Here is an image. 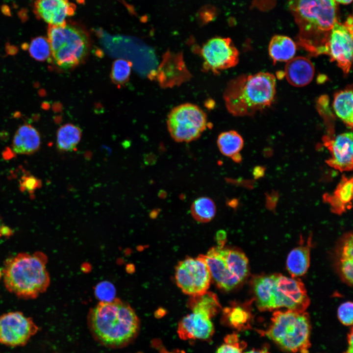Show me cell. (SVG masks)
Returning a JSON list of instances; mask_svg holds the SVG:
<instances>
[{
    "instance_id": "30",
    "label": "cell",
    "mask_w": 353,
    "mask_h": 353,
    "mask_svg": "<svg viewBox=\"0 0 353 353\" xmlns=\"http://www.w3.org/2000/svg\"><path fill=\"white\" fill-rule=\"evenodd\" d=\"M28 50L30 56L37 61L51 60V49L47 38L38 36L34 38L29 44Z\"/></svg>"
},
{
    "instance_id": "10",
    "label": "cell",
    "mask_w": 353,
    "mask_h": 353,
    "mask_svg": "<svg viewBox=\"0 0 353 353\" xmlns=\"http://www.w3.org/2000/svg\"><path fill=\"white\" fill-rule=\"evenodd\" d=\"M175 279L184 293L194 296L207 291L211 277L207 264L200 255L180 261L176 267Z\"/></svg>"
},
{
    "instance_id": "26",
    "label": "cell",
    "mask_w": 353,
    "mask_h": 353,
    "mask_svg": "<svg viewBox=\"0 0 353 353\" xmlns=\"http://www.w3.org/2000/svg\"><path fill=\"white\" fill-rule=\"evenodd\" d=\"M82 136L81 129L72 124L61 126L56 134V146L62 151H72L79 143Z\"/></svg>"
},
{
    "instance_id": "6",
    "label": "cell",
    "mask_w": 353,
    "mask_h": 353,
    "mask_svg": "<svg viewBox=\"0 0 353 353\" xmlns=\"http://www.w3.org/2000/svg\"><path fill=\"white\" fill-rule=\"evenodd\" d=\"M47 35L51 61L59 69H73L86 59L90 41L87 32L82 27L67 23L60 26L49 25Z\"/></svg>"
},
{
    "instance_id": "18",
    "label": "cell",
    "mask_w": 353,
    "mask_h": 353,
    "mask_svg": "<svg viewBox=\"0 0 353 353\" xmlns=\"http://www.w3.org/2000/svg\"><path fill=\"white\" fill-rule=\"evenodd\" d=\"M284 73L286 78L290 84L295 87H303L311 81L315 69L308 58L297 56L287 61Z\"/></svg>"
},
{
    "instance_id": "35",
    "label": "cell",
    "mask_w": 353,
    "mask_h": 353,
    "mask_svg": "<svg viewBox=\"0 0 353 353\" xmlns=\"http://www.w3.org/2000/svg\"><path fill=\"white\" fill-rule=\"evenodd\" d=\"M339 270L342 278L350 286L353 284V259L339 261Z\"/></svg>"
},
{
    "instance_id": "9",
    "label": "cell",
    "mask_w": 353,
    "mask_h": 353,
    "mask_svg": "<svg viewBox=\"0 0 353 353\" xmlns=\"http://www.w3.org/2000/svg\"><path fill=\"white\" fill-rule=\"evenodd\" d=\"M167 127L172 138L177 142H190L199 138L207 126L205 113L198 106L185 103L169 112Z\"/></svg>"
},
{
    "instance_id": "27",
    "label": "cell",
    "mask_w": 353,
    "mask_h": 353,
    "mask_svg": "<svg viewBox=\"0 0 353 353\" xmlns=\"http://www.w3.org/2000/svg\"><path fill=\"white\" fill-rule=\"evenodd\" d=\"M217 144L223 155L231 157L239 153L243 148L244 141L237 131L231 130L221 133L218 137Z\"/></svg>"
},
{
    "instance_id": "13",
    "label": "cell",
    "mask_w": 353,
    "mask_h": 353,
    "mask_svg": "<svg viewBox=\"0 0 353 353\" xmlns=\"http://www.w3.org/2000/svg\"><path fill=\"white\" fill-rule=\"evenodd\" d=\"M353 19L349 17L346 22L337 20L330 31L327 45V55L331 61L336 62L345 74L350 71L353 55Z\"/></svg>"
},
{
    "instance_id": "2",
    "label": "cell",
    "mask_w": 353,
    "mask_h": 353,
    "mask_svg": "<svg viewBox=\"0 0 353 353\" xmlns=\"http://www.w3.org/2000/svg\"><path fill=\"white\" fill-rule=\"evenodd\" d=\"M299 27L298 45L310 55H327L332 27L337 21L334 0H289Z\"/></svg>"
},
{
    "instance_id": "33",
    "label": "cell",
    "mask_w": 353,
    "mask_h": 353,
    "mask_svg": "<svg viewBox=\"0 0 353 353\" xmlns=\"http://www.w3.org/2000/svg\"><path fill=\"white\" fill-rule=\"evenodd\" d=\"M353 235L348 233L342 239L338 250L339 261L353 259Z\"/></svg>"
},
{
    "instance_id": "5",
    "label": "cell",
    "mask_w": 353,
    "mask_h": 353,
    "mask_svg": "<svg viewBox=\"0 0 353 353\" xmlns=\"http://www.w3.org/2000/svg\"><path fill=\"white\" fill-rule=\"evenodd\" d=\"M256 304L261 311L280 308L304 312L310 300L303 283L296 277L279 274L261 275L252 283Z\"/></svg>"
},
{
    "instance_id": "32",
    "label": "cell",
    "mask_w": 353,
    "mask_h": 353,
    "mask_svg": "<svg viewBox=\"0 0 353 353\" xmlns=\"http://www.w3.org/2000/svg\"><path fill=\"white\" fill-rule=\"evenodd\" d=\"M26 345L21 353H58L54 345L48 341L40 340Z\"/></svg>"
},
{
    "instance_id": "19",
    "label": "cell",
    "mask_w": 353,
    "mask_h": 353,
    "mask_svg": "<svg viewBox=\"0 0 353 353\" xmlns=\"http://www.w3.org/2000/svg\"><path fill=\"white\" fill-rule=\"evenodd\" d=\"M41 144L40 134L31 125L21 126L14 136L12 147L18 154H31L35 152Z\"/></svg>"
},
{
    "instance_id": "31",
    "label": "cell",
    "mask_w": 353,
    "mask_h": 353,
    "mask_svg": "<svg viewBox=\"0 0 353 353\" xmlns=\"http://www.w3.org/2000/svg\"><path fill=\"white\" fill-rule=\"evenodd\" d=\"M224 340V343L218 348L216 353H243L246 344L239 340L236 334H228Z\"/></svg>"
},
{
    "instance_id": "17",
    "label": "cell",
    "mask_w": 353,
    "mask_h": 353,
    "mask_svg": "<svg viewBox=\"0 0 353 353\" xmlns=\"http://www.w3.org/2000/svg\"><path fill=\"white\" fill-rule=\"evenodd\" d=\"M177 332L182 340H209L214 332L211 319L201 314L192 313L179 322Z\"/></svg>"
},
{
    "instance_id": "8",
    "label": "cell",
    "mask_w": 353,
    "mask_h": 353,
    "mask_svg": "<svg viewBox=\"0 0 353 353\" xmlns=\"http://www.w3.org/2000/svg\"><path fill=\"white\" fill-rule=\"evenodd\" d=\"M200 255L208 266L211 279L222 290L234 289L248 275V259L239 249L219 245L211 248L206 254Z\"/></svg>"
},
{
    "instance_id": "29",
    "label": "cell",
    "mask_w": 353,
    "mask_h": 353,
    "mask_svg": "<svg viewBox=\"0 0 353 353\" xmlns=\"http://www.w3.org/2000/svg\"><path fill=\"white\" fill-rule=\"evenodd\" d=\"M132 63L123 58L116 59L112 64L110 78L118 86L125 85L129 79Z\"/></svg>"
},
{
    "instance_id": "15",
    "label": "cell",
    "mask_w": 353,
    "mask_h": 353,
    "mask_svg": "<svg viewBox=\"0 0 353 353\" xmlns=\"http://www.w3.org/2000/svg\"><path fill=\"white\" fill-rule=\"evenodd\" d=\"M164 87L173 86L188 80L191 76L180 54L167 52L156 71L151 75Z\"/></svg>"
},
{
    "instance_id": "4",
    "label": "cell",
    "mask_w": 353,
    "mask_h": 353,
    "mask_svg": "<svg viewBox=\"0 0 353 353\" xmlns=\"http://www.w3.org/2000/svg\"><path fill=\"white\" fill-rule=\"evenodd\" d=\"M47 262V256L41 252H20L8 258L2 270L5 288L20 298H36L50 284Z\"/></svg>"
},
{
    "instance_id": "20",
    "label": "cell",
    "mask_w": 353,
    "mask_h": 353,
    "mask_svg": "<svg viewBox=\"0 0 353 353\" xmlns=\"http://www.w3.org/2000/svg\"><path fill=\"white\" fill-rule=\"evenodd\" d=\"M353 178L343 176L332 195L326 194L324 200L328 202L332 211L341 214L350 207L353 197Z\"/></svg>"
},
{
    "instance_id": "23",
    "label": "cell",
    "mask_w": 353,
    "mask_h": 353,
    "mask_svg": "<svg viewBox=\"0 0 353 353\" xmlns=\"http://www.w3.org/2000/svg\"><path fill=\"white\" fill-rule=\"evenodd\" d=\"M188 306L193 312L201 314L210 319L221 309L217 295L208 291L198 295L191 296L188 301Z\"/></svg>"
},
{
    "instance_id": "25",
    "label": "cell",
    "mask_w": 353,
    "mask_h": 353,
    "mask_svg": "<svg viewBox=\"0 0 353 353\" xmlns=\"http://www.w3.org/2000/svg\"><path fill=\"white\" fill-rule=\"evenodd\" d=\"M296 51L294 42L289 37L277 35L272 37L269 46V54L274 63L288 61L293 58Z\"/></svg>"
},
{
    "instance_id": "34",
    "label": "cell",
    "mask_w": 353,
    "mask_h": 353,
    "mask_svg": "<svg viewBox=\"0 0 353 353\" xmlns=\"http://www.w3.org/2000/svg\"><path fill=\"white\" fill-rule=\"evenodd\" d=\"M353 305L351 302L342 303L337 310V316L342 324L345 326H351L353 321Z\"/></svg>"
},
{
    "instance_id": "40",
    "label": "cell",
    "mask_w": 353,
    "mask_h": 353,
    "mask_svg": "<svg viewBox=\"0 0 353 353\" xmlns=\"http://www.w3.org/2000/svg\"><path fill=\"white\" fill-rule=\"evenodd\" d=\"M349 348L345 353H353V331L352 330L348 337Z\"/></svg>"
},
{
    "instance_id": "14",
    "label": "cell",
    "mask_w": 353,
    "mask_h": 353,
    "mask_svg": "<svg viewBox=\"0 0 353 353\" xmlns=\"http://www.w3.org/2000/svg\"><path fill=\"white\" fill-rule=\"evenodd\" d=\"M353 133L346 132L336 137L326 136L324 145L329 150L331 157L326 161L330 167L340 172L353 169Z\"/></svg>"
},
{
    "instance_id": "43",
    "label": "cell",
    "mask_w": 353,
    "mask_h": 353,
    "mask_svg": "<svg viewBox=\"0 0 353 353\" xmlns=\"http://www.w3.org/2000/svg\"><path fill=\"white\" fill-rule=\"evenodd\" d=\"M232 159L236 162H239L240 161H241L242 157L240 153H237L234 155H233L232 157H231Z\"/></svg>"
},
{
    "instance_id": "38",
    "label": "cell",
    "mask_w": 353,
    "mask_h": 353,
    "mask_svg": "<svg viewBox=\"0 0 353 353\" xmlns=\"http://www.w3.org/2000/svg\"><path fill=\"white\" fill-rule=\"evenodd\" d=\"M11 234V230L9 228L5 226L0 218V238L2 236L10 235Z\"/></svg>"
},
{
    "instance_id": "21",
    "label": "cell",
    "mask_w": 353,
    "mask_h": 353,
    "mask_svg": "<svg viewBox=\"0 0 353 353\" xmlns=\"http://www.w3.org/2000/svg\"><path fill=\"white\" fill-rule=\"evenodd\" d=\"M310 239L307 245L297 247L288 254L286 268L292 277L302 276L307 271L310 265Z\"/></svg>"
},
{
    "instance_id": "3",
    "label": "cell",
    "mask_w": 353,
    "mask_h": 353,
    "mask_svg": "<svg viewBox=\"0 0 353 353\" xmlns=\"http://www.w3.org/2000/svg\"><path fill=\"white\" fill-rule=\"evenodd\" d=\"M272 74L241 75L231 79L224 92L226 107L234 116H252L271 105L276 92Z\"/></svg>"
},
{
    "instance_id": "11",
    "label": "cell",
    "mask_w": 353,
    "mask_h": 353,
    "mask_svg": "<svg viewBox=\"0 0 353 353\" xmlns=\"http://www.w3.org/2000/svg\"><path fill=\"white\" fill-rule=\"evenodd\" d=\"M204 71L214 74L235 67L239 61V51L229 38L214 37L200 50Z\"/></svg>"
},
{
    "instance_id": "44",
    "label": "cell",
    "mask_w": 353,
    "mask_h": 353,
    "mask_svg": "<svg viewBox=\"0 0 353 353\" xmlns=\"http://www.w3.org/2000/svg\"><path fill=\"white\" fill-rule=\"evenodd\" d=\"M335 1H337L339 3H342V4H349L350 3L352 0H334Z\"/></svg>"
},
{
    "instance_id": "22",
    "label": "cell",
    "mask_w": 353,
    "mask_h": 353,
    "mask_svg": "<svg viewBox=\"0 0 353 353\" xmlns=\"http://www.w3.org/2000/svg\"><path fill=\"white\" fill-rule=\"evenodd\" d=\"M247 304L232 303L223 311L222 322L234 329L241 330L250 327L251 314Z\"/></svg>"
},
{
    "instance_id": "16",
    "label": "cell",
    "mask_w": 353,
    "mask_h": 353,
    "mask_svg": "<svg viewBox=\"0 0 353 353\" xmlns=\"http://www.w3.org/2000/svg\"><path fill=\"white\" fill-rule=\"evenodd\" d=\"M75 5L69 0H35L33 12L36 17L49 25L60 26L75 14Z\"/></svg>"
},
{
    "instance_id": "12",
    "label": "cell",
    "mask_w": 353,
    "mask_h": 353,
    "mask_svg": "<svg viewBox=\"0 0 353 353\" xmlns=\"http://www.w3.org/2000/svg\"><path fill=\"white\" fill-rule=\"evenodd\" d=\"M32 319L20 311L0 316V344L10 347L25 346L38 330Z\"/></svg>"
},
{
    "instance_id": "24",
    "label": "cell",
    "mask_w": 353,
    "mask_h": 353,
    "mask_svg": "<svg viewBox=\"0 0 353 353\" xmlns=\"http://www.w3.org/2000/svg\"><path fill=\"white\" fill-rule=\"evenodd\" d=\"M353 95L352 86H348L334 94L333 102L336 115L351 129L353 125Z\"/></svg>"
},
{
    "instance_id": "42",
    "label": "cell",
    "mask_w": 353,
    "mask_h": 353,
    "mask_svg": "<svg viewBox=\"0 0 353 353\" xmlns=\"http://www.w3.org/2000/svg\"><path fill=\"white\" fill-rule=\"evenodd\" d=\"M244 353H270L266 349L256 350L253 349Z\"/></svg>"
},
{
    "instance_id": "7",
    "label": "cell",
    "mask_w": 353,
    "mask_h": 353,
    "mask_svg": "<svg viewBox=\"0 0 353 353\" xmlns=\"http://www.w3.org/2000/svg\"><path fill=\"white\" fill-rule=\"evenodd\" d=\"M310 331L309 316L305 312L277 310L265 333L286 351L307 353Z\"/></svg>"
},
{
    "instance_id": "37",
    "label": "cell",
    "mask_w": 353,
    "mask_h": 353,
    "mask_svg": "<svg viewBox=\"0 0 353 353\" xmlns=\"http://www.w3.org/2000/svg\"><path fill=\"white\" fill-rule=\"evenodd\" d=\"M25 188L28 190H32L36 187L37 185V180L34 177L27 178L23 182Z\"/></svg>"
},
{
    "instance_id": "39",
    "label": "cell",
    "mask_w": 353,
    "mask_h": 353,
    "mask_svg": "<svg viewBox=\"0 0 353 353\" xmlns=\"http://www.w3.org/2000/svg\"><path fill=\"white\" fill-rule=\"evenodd\" d=\"M152 344L159 350V353H175L167 351L163 347L160 345V342L157 340H154Z\"/></svg>"
},
{
    "instance_id": "41",
    "label": "cell",
    "mask_w": 353,
    "mask_h": 353,
    "mask_svg": "<svg viewBox=\"0 0 353 353\" xmlns=\"http://www.w3.org/2000/svg\"><path fill=\"white\" fill-rule=\"evenodd\" d=\"M262 174H263L262 168H261L260 167H257L254 169L253 175L255 177H257V176L259 177L261 175H262Z\"/></svg>"
},
{
    "instance_id": "28",
    "label": "cell",
    "mask_w": 353,
    "mask_h": 353,
    "mask_svg": "<svg viewBox=\"0 0 353 353\" xmlns=\"http://www.w3.org/2000/svg\"><path fill=\"white\" fill-rule=\"evenodd\" d=\"M190 210L195 220L201 223H207L214 217L216 207L211 199L207 197H201L193 202Z\"/></svg>"
},
{
    "instance_id": "1",
    "label": "cell",
    "mask_w": 353,
    "mask_h": 353,
    "mask_svg": "<svg viewBox=\"0 0 353 353\" xmlns=\"http://www.w3.org/2000/svg\"><path fill=\"white\" fill-rule=\"evenodd\" d=\"M87 324L94 338L100 344L120 348L131 343L137 336L139 319L130 305L120 299L101 301L91 308Z\"/></svg>"
},
{
    "instance_id": "36",
    "label": "cell",
    "mask_w": 353,
    "mask_h": 353,
    "mask_svg": "<svg viewBox=\"0 0 353 353\" xmlns=\"http://www.w3.org/2000/svg\"><path fill=\"white\" fill-rule=\"evenodd\" d=\"M97 294L98 297L104 299L103 301H105V298H109L113 295L114 289L112 286H110V284L102 283L98 286Z\"/></svg>"
}]
</instances>
